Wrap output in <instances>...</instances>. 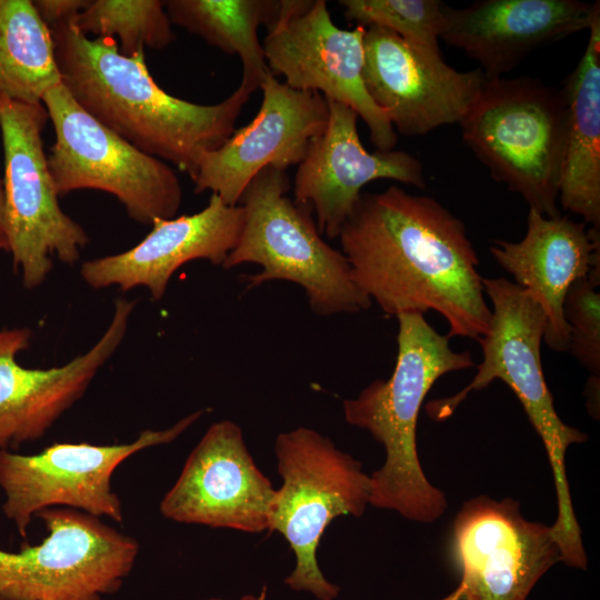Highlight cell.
I'll use <instances>...</instances> for the list:
<instances>
[{"label": "cell", "instance_id": "cell-1", "mask_svg": "<svg viewBox=\"0 0 600 600\" xmlns=\"http://www.w3.org/2000/svg\"><path fill=\"white\" fill-rule=\"evenodd\" d=\"M338 238L353 282L387 316L432 310L449 338L488 332L477 252L464 223L436 199L394 184L362 192Z\"/></svg>", "mask_w": 600, "mask_h": 600}, {"label": "cell", "instance_id": "cell-2", "mask_svg": "<svg viewBox=\"0 0 600 600\" xmlns=\"http://www.w3.org/2000/svg\"><path fill=\"white\" fill-rule=\"evenodd\" d=\"M62 84L98 122L192 179L201 156L234 131L250 94L238 88L216 104H199L162 90L144 51L123 56L113 38H90L73 22L50 29Z\"/></svg>", "mask_w": 600, "mask_h": 600}, {"label": "cell", "instance_id": "cell-3", "mask_svg": "<svg viewBox=\"0 0 600 600\" xmlns=\"http://www.w3.org/2000/svg\"><path fill=\"white\" fill-rule=\"evenodd\" d=\"M398 319V354L387 380L377 379L343 401L346 421L367 430L386 452L371 476L370 504L403 518L431 523L447 510L446 494L430 483L417 450L418 417L427 393L443 374L474 367L469 351H453L420 312Z\"/></svg>", "mask_w": 600, "mask_h": 600}, {"label": "cell", "instance_id": "cell-4", "mask_svg": "<svg viewBox=\"0 0 600 600\" xmlns=\"http://www.w3.org/2000/svg\"><path fill=\"white\" fill-rule=\"evenodd\" d=\"M482 284L492 303L489 330L478 340L482 362L467 387L453 396L428 402L426 409L433 420L442 421L471 392L496 379L503 381L521 402L548 453L558 501L552 533L566 554L578 553L583 544L566 473V453L570 446L587 441L588 436L566 424L554 409L540 352L546 316L521 287L506 278H482Z\"/></svg>", "mask_w": 600, "mask_h": 600}, {"label": "cell", "instance_id": "cell-5", "mask_svg": "<svg viewBox=\"0 0 600 600\" xmlns=\"http://www.w3.org/2000/svg\"><path fill=\"white\" fill-rule=\"evenodd\" d=\"M568 107L564 92L532 77L487 78L459 121L491 177L541 214L558 210Z\"/></svg>", "mask_w": 600, "mask_h": 600}, {"label": "cell", "instance_id": "cell-6", "mask_svg": "<svg viewBox=\"0 0 600 600\" xmlns=\"http://www.w3.org/2000/svg\"><path fill=\"white\" fill-rule=\"evenodd\" d=\"M286 170L267 167L241 197L244 222L234 249L222 267L257 263L262 270L246 277L249 288L271 280L293 282L321 317L367 310L371 300L356 286L344 254L321 238L310 204L297 203Z\"/></svg>", "mask_w": 600, "mask_h": 600}, {"label": "cell", "instance_id": "cell-7", "mask_svg": "<svg viewBox=\"0 0 600 600\" xmlns=\"http://www.w3.org/2000/svg\"><path fill=\"white\" fill-rule=\"evenodd\" d=\"M274 453L282 484L273 497L269 531L283 536L296 557L284 583L319 600H333L339 587L321 572L317 550L333 519L364 513L370 476L329 438L306 427L280 433Z\"/></svg>", "mask_w": 600, "mask_h": 600}, {"label": "cell", "instance_id": "cell-8", "mask_svg": "<svg viewBox=\"0 0 600 600\" xmlns=\"http://www.w3.org/2000/svg\"><path fill=\"white\" fill-rule=\"evenodd\" d=\"M54 130L48 167L58 196L82 189L113 194L142 224L176 217L182 189L174 170L98 122L62 82L43 97Z\"/></svg>", "mask_w": 600, "mask_h": 600}, {"label": "cell", "instance_id": "cell-9", "mask_svg": "<svg viewBox=\"0 0 600 600\" xmlns=\"http://www.w3.org/2000/svg\"><path fill=\"white\" fill-rule=\"evenodd\" d=\"M48 120L42 103L0 97L8 251L28 289L47 279L52 256L73 264L89 242L83 227L59 204L42 139Z\"/></svg>", "mask_w": 600, "mask_h": 600}, {"label": "cell", "instance_id": "cell-10", "mask_svg": "<svg viewBox=\"0 0 600 600\" xmlns=\"http://www.w3.org/2000/svg\"><path fill=\"white\" fill-rule=\"evenodd\" d=\"M47 537L19 551L0 549V600H101L130 573L138 542L70 508L40 511Z\"/></svg>", "mask_w": 600, "mask_h": 600}, {"label": "cell", "instance_id": "cell-11", "mask_svg": "<svg viewBox=\"0 0 600 600\" xmlns=\"http://www.w3.org/2000/svg\"><path fill=\"white\" fill-rule=\"evenodd\" d=\"M204 412L190 413L168 429L144 430L129 443L56 442L36 454L0 450L6 517L22 537L32 517L53 506L121 522L122 504L111 486L118 466L143 449L172 442Z\"/></svg>", "mask_w": 600, "mask_h": 600}, {"label": "cell", "instance_id": "cell-12", "mask_svg": "<svg viewBox=\"0 0 600 600\" xmlns=\"http://www.w3.org/2000/svg\"><path fill=\"white\" fill-rule=\"evenodd\" d=\"M366 28L337 27L324 0H281L262 43L273 76L292 89L316 91L349 107L367 124L377 150H392L398 136L363 81Z\"/></svg>", "mask_w": 600, "mask_h": 600}, {"label": "cell", "instance_id": "cell-13", "mask_svg": "<svg viewBox=\"0 0 600 600\" xmlns=\"http://www.w3.org/2000/svg\"><path fill=\"white\" fill-rule=\"evenodd\" d=\"M451 554L469 600H527L561 550L551 526L526 519L519 503L478 496L463 503Z\"/></svg>", "mask_w": 600, "mask_h": 600}, {"label": "cell", "instance_id": "cell-14", "mask_svg": "<svg viewBox=\"0 0 600 600\" xmlns=\"http://www.w3.org/2000/svg\"><path fill=\"white\" fill-rule=\"evenodd\" d=\"M363 46L367 91L406 137L459 123L487 80L480 68L458 71L440 52L417 48L380 27L366 28Z\"/></svg>", "mask_w": 600, "mask_h": 600}, {"label": "cell", "instance_id": "cell-15", "mask_svg": "<svg viewBox=\"0 0 600 600\" xmlns=\"http://www.w3.org/2000/svg\"><path fill=\"white\" fill-rule=\"evenodd\" d=\"M260 89L262 102L251 122L201 156L192 178L194 192L211 191L224 203L238 206L261 170L299 164L311 141L323 133L329 109L321 93L292 89L271 72Z\"/></svg>", "mask_w": 600, "mask_h": 600}, {"label": "cell", "instance_id": "cell-16", "mask_svg": "<svg viewBox=\"0 0 600 600\" xmlns=\"http://www.w3.org/2000/svg\"><path fill=\"white\" fill-rule=\"evenodd\" d=\"M276 489L250 454L241 428L212 423L190 452L160 503L176 522L249 533L269 531Z\"/></svg>", "mask_w": 600, "mask_h": 600}, {"label": "cell", "instance_id": "cell-17", "mask_svg": "<svg viewBox=\"0 0 600 600\" xmlns=\"http://www.w3.org/2000/svg\"><path fill=\"white\" fill-rule=\"evenodd\" d=\"M133 308V301L118 298L112 319L94 346L49 369L24 368L17 360L30 346L29 328L0 330V450L41 438L84 394L121 344Z\"/></svg>", "mask_w": 600, "mask_h": 600}, {"label": "cell", "instance_id": "cell-18", "mask_svg": "<svg viewBox=\"0 0 600 600\" xmlns=\"http://www.w3.org/2000/svg\"><path fill=\"white\" fill-rule=\"evenodd\" d=\"M327 102V127L298 164L293 193L297 203L314 210L319 232L334 239L369 182L390 179L424 188L426 179L422 163L411 153L367 151L358 133V114L344 104Z\"/></svg>", "mask_w": 600, "mask_h": 600}, {"label": "cell", "instance_id": "cell-19", "mask_svg": "<svg viewBox=\"0 0 600 600\" xmlns=\"http://www.w3.org/2000/svg\"><path fill=\"white\" fill-rule=\"evenodd\" d=\"M599 13V1L479 0L463 8L443 4L440 39L477 61L487 78H499L536 50L588 30Z\"/></svg>", "mask_w": 600, "mask_h": 600}, {"label": "cell", "instance_id": "cell-20", "mask_svg": "<svg viewBox=\"0 0 600 600\" xmlns=\"http://www.w3.org/2000/svg\"><path fill=\"white\" fill-rule=\"evenodd\" d=\"M243 222L242 206H229L211 193L201 211L153 220L151 231L134 247L83 262L80 274L94 289L146 287L158 301L172 274L189 261L204 259L222 266L239 240Z\"/></svg>", "mask_w": 600, "mask_h": 600}, {"label": "cell", "instance_id": "cell-21", "mask_svg": "<svg viewBox=\"0 0 600 600\" xmlns=\"http://www.w3.org/2000/svg\"><path fill=\"white\" fill-rule=\"evenodd\" d=\"M489 251L543 311L547 346L558 352L568 351L563 300L579 279L589 277L600 283L599 229L529 209L524 237L518 242L494 240Z\"/></svg>", "mask_w": 600, "mask_h": 600}, {"label": "cell", "instance_id": "cell-22", "mask_svg": "<svg viewBox=\"0 0 600 600\" xmlns=\"http://www.w3.org/2000/svg\"><path fill=\"white\" fill-rule=\"evenodd\" d=\"M584 52L566 78L568 107L558 201L563 209L600 228V13Z\"/></svg>", "mask_w": 600, "mask_h": 600}, {"label": "cell", "instance_id": "cell-23", "mask_svg": "<svg viewBox=\"0 0 600 600\" xmlns=\"http://www.w3.org/2000/svg\"><path fill=\"white\" fill-rule=\"evenodd\" d=\"M171 24L203 38L242 62L239 88L251 94L270 73L260 26L270 28L278 18L281 0H168L163 1Z\"/></svg>", "mask_w": 600, "mask_h": 600}, {"label": "cell", "instance_id": "cell-24", "mask_svg": "<svg viewBox=\"0 0 600 600\" xmlns=\"http://www.w3.org/2000/svg\"><path fill=\"white\" fill-rule=\"evenodd\" d=\"M51 30L30 0H0V97L42 103L60 84Z\"/></svg>", "mask_w": 600, "mask_h": 600}, {"label": "cell", "instance_id": "cell-25", "mask_svg": "<svg viewBox=\"0 0 600 600\" xmlns=\"http://www.w3.org/2000/svg\"><path fill=\"white\" fill-rule=\"evenodd\" d=\"M74 26L88 37L113 38L127 57L146 48L164 49L176 39L160 0H91Z\"/></svg>", "mask_w": 600, "mask_h": 600}, {"label": "cell", "instance_id": "cell-26", "mask_svg": "<svg viewBox=\"0 0 600 600\" xmlns=\"http://www.w3.org/2000/svg\"><path fill=\"white\" fill-rule=\"evenodd\" d=\"M343 16L357 26L380 27L408 43L440 52L443 2L439 0H340Z\"/></svg>", "mask_w": 600, "mask_h": 600}, {"label": "cell", "instance_id": "cell-27", "mask_svg": "<svg viewBox=\"0 0 600 600\" xmlns=\"http://www.w3.org/2000/svg\"><path fill=\"white\" fill-rule=\"evenodd\" d=\"M591 278L574 281L563 300L569 327L568 351L592 376L600 373V293Z\"/></svg>", "mask_w": 600, "mask_h": 600}, {"label": "cell", "instance_id": "cell-28", "mask_svg": "<svg viewBox=\"0 0 600 600\" xmlns=\"http://www.w3.org/2000/svg\"><path fill=\"white\" fill-rule=\"evenodd\" d=\"M91 0H36L33 6L49 29L76 21Z\"/></svg>", "mask_w": 600, "mask_h": 600}, {"label": "cell", "instance_id": "cell-29", "mask_svg": "<svg viewBox=\"0 0 600 600\" xmlns=\"http://www.w3.org/2000/svg\"><path fill=\"white\" fill-rule=\"evenodd\" d=\"M8 236L6 228V208H4V190L3 182L0 178V251H8Z\"/></svg>", "mask_w": 600, "mask_h": 600}, {"label": "cell", "instance_id": "cell-30", "mask_svg": "<svg viewBox=\"0 0 600 600\" xmlns=\"http://www.w3.org/2000/svg\"><path fill=\"white\" fill-rule=\"evenodd\" d=\"M208 600H223V599H219V598H210ZM239 600H267V587L263 586L260 593L258 596H254V594H246L243 596L242 598H240Z\"/></svg>", "mask_w": 600, "mask_h": 600}, {"label": "cell", "instance_id": "cell-31", "mask_svg": "<svg viewBox=\"0 0 600 600\" xmlns=\"http://www.w3.org/2000/svg\"><path fill=\"white\" fill-rule=\"evenodd\" d=\"M441 600H469L463 588L461 586H458V588L451 592L446 598H442Z\"/></svg>", "mask_w": 600, "mask_h": 600}]
</instances>
